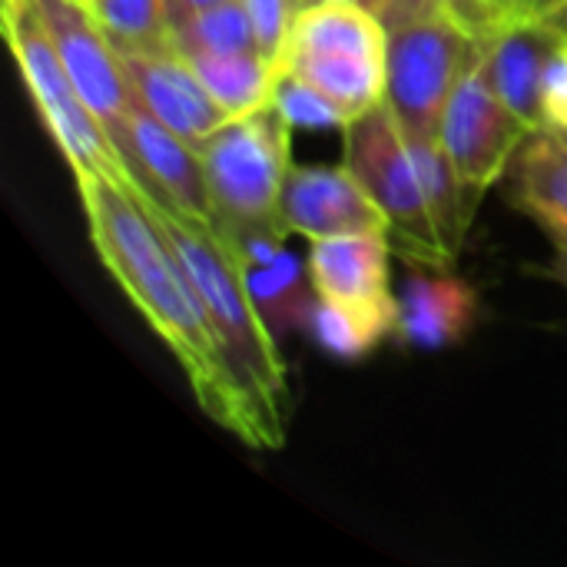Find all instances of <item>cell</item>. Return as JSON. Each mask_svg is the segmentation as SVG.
<instances>
[{
    "label": "cell",
    "instance_id": "30bf717a",
    "mask_svg": "<svg viewBox=\"0 0 567 567\" xmlns=\"http://www.w3.org/2000/svg\"><path fill=\"white\" fill-rule=\"evenodd\" d=\"M389 252V233L316 239L306 259L309 286L319 299L362 316L369 326L389 336L399 326V296L392 292Z\"/></svg>",
    "mask_w": 567,
    "mask_h": 567
},
{
    "label": "cell",
    "instance_id": "9a60e30c",
    "mask_svg": "<svg viewBox=\"0 0 567 567\" xmlns=\"http://www.w3.org/2000/svg\"><path fill=\"white\" fill-rule=\"evenodd\" d=\"M452 266H419L399 292L395 336L412 349H449L462 342L478 316V292L449 272Z\"/></svg>",
    "mask_w": 567,
    "mask_h": 567
},
{
    "label": "cell",
    "instance_id": "7c38bea8",
    "mask_svg": "<svg viewBox=\"0 0 567 567\" xmlns=\"http://www.w3.org/2000/svg\"><path fill=\"white\" fill-rule=\"evenodd\" d=\"M279 216L286 233H299L309 243L359 233L392 236L385 209L362 189L349 166H292L282 186Z\"/></svg>",
    "mask_w": 567,
    "mask_h": 567
},
{
    "label": "cell",
    "instance_id": "277c9868",
    "mask_svg": "<svg viewBox=\"0 0 567 567\" xmlns=\"http://www.w3.org/2000/svg\"><path fill=\"white\" fill-rule=\"evenodd\" d=\"M385 20L359 0H312L299 7L279 73L322 90L349 120L385 103Z\"/></svg>",
    "mask_w": 567,
    "mask_h": 567
},
{
    "label": "cell",
    "instance_id": "f546056e",
    "mask_svg": "<svg viewBox=\"0 0 567 567\" xmlns=\"http://www.w3.org/2000/svg\"><path fill=\"white\" fill-rule=\"evenodd\" d=\"M306 3H312V0H302V7H306ZM359 3H365V7H372V10H375V13H379V10H382V3H385V0H359Z\"/></svg>",
    "mask_w": 567,
    "mask_h": 567
},
{
    "label": "cell",
    "instance_id": "ffe728a7",
    "mask_svg": "<svg viewBox=\"0 0 567 567\" xmlns=\"http://www.w3.org/2000/svg\"><path fill=\"white\" fill-rule=\"evenodd\" d=\"M90 10L113 47H173V20L166 0H90Z\"/></svg>",
    "mask_w": 567,
    "mask_h": 567
},
{
    "label": "cell",
    "instance_id": "ac0fdd59",
    "mask_svg": "<svg viewBox=\"0 0 567 567\" xmlns=\"http://www.w3.org/2000/svg\"><path fill=\"white\" fill-rule=\"evenodd\" d=\"M409 150L419 166L422 193H425L432 223L439 229L442 249L455 262V256L462 252L465 233L472 226V216L478 209V199L465 189V183L458 179V173L439 140L435 143H409Z\"/></svg>",
    "mask_w": 567,
    "mask_h": 567
},
{
    "label": "cell",
    "instance_id": "e0dca14e",
    "mask_svg": "<svg viewBox=\"0 0 567 567\" xmlns=\"http://www.w3.org/2000/svg\"><path fill=\"white\" fill-rule=\"evenodd\" d=\"M186 63L196 70L209 96L229 113L246 116L272 103L279 66L266 60L259 50L243 53H183Z\"/></svg>",
    "mask_w": 567,
    "mask_h": 567
},
{
    "label": "cell",
    "instance_id": "f1b7e54d",
    "mask_svg": "<svg viewBox=\"0 0 567 567\" xmlns=\"http://www.w3.org/2000/svg\"><path fill=\"white\" fill-rule=\"evenodd\" d=\"M405 3H419V0H385L382 10H379V17H382L385 10H395V7H405Z\"/></svg>",
    "mask_w": 567,
    "mask_h": 567
},
{
    "label": "cell",
    "instance_id": "7402d4cb",
    "mask_svg": "<svg viewBox=\"0 0 567 567\" xmlns=\"http://www.w3.org/2000/svg\"><path fill=\"white\" fill-rule=\"evenodd\" d=\"M276 110L292 123V126H309V130H346L352 120L312 83L299 80L296 73H279L276 93H272Z\"/></svg>",
    "mask_w": 567,
    "mask_h": 567
},
{
    "label": "cell",
    "instance_id": "cb8c5ba5",
    "mask_svg": "<svg viewBox=\"0 0 567 567\" xmlns=\"http://www.w3.org/2000/svg\"><path fill=\"white\" fill-rule=\"evenodd\" d=\"M445 3L475 33L478 43H488L492 33H498L505 23L532 13V0H445Z\"/></svg>",
    "mask_w": 567,
    "mask_h": 567
},
{
    "label": "cell",
    "instance_id": "603a6c76",
    "mask_svg": "<svg viewBox=\"0 0 567 567\" xmlns=\"http://www.w3.org/2000/svg\"><path fill=\"white\" fill-rule=\"evenodd\" d=\"M252 20L256 47L266 60L282 66V53L292 33V20L302 7V0H243Z\"/></svg>",
    "mask_w": 567,
    "mask_h": 567
},
{
    "label": "cell",
    "instance_id": "44dd1931",
    "mask_svg": "<svg viewBox=\"0 0 567 567\" xmlns=\"http://www.w3.org/2000/svg\"><path fill=\"white\" fill-rule=\"evenodd\" d=\"M302 316H306V329L312 332L316 346L326 349L336 359H362L385 339L362 316H355V312H349V309H342L336 302H326L316 292L306 302Z\"/></svg>",
    "mask_w": 567,
    "mask_h": 567
},
{
    "label": "cell",
    "instance_id": "9c48e42d",
    "mask_svg": "<svg viewBox=\"0 0 567 567\" xmlns=\"http://www.w3.org/2000/svg\"><path fill=\"white\" fill-rule=\"evenodd\" d=\"M110 140L130 166V183L146 196L166 203L179 216L216 226V206L209 196L199 146L186 143L166 123H159L140 100L113 123H106Z\"/></svg>",
    "mask_w": 567,
    "mask_h": 567
},
{
    "label": "cell",
    "instance_id": "8fae6325",
    "mask_svg": "<svg viewBox=\"0 0 567 567\" xmlns=\"http://www.w3.org/2000/svg\"><path fill=\"white\" fill-rule=\"evenodd\" d=\"M33 3L66 73L73 76L90 110L103 120V126L120 120L136 103V96L123 73L116 47L110 43L106 30L90 10V0H33Z\"/></svg>",
    "mask_w": 567,
    "mask_h": 567
},
{
    "label": "cell",
    "instance_id": "7a4b0ae2",
    "mask_svg": "<svg viewBox=\"0 0 567 567\" xmlns=\"http://www.w3.org/2000/svg\"><path fill=\"white\" fill-rule=\"evenodd\" d=\"M130 193L143 203V209L153 216V223L166 233L176 256L183 259L193 286L199 289L216 332L223 339V349L246 385L249 399L269 422V429L286 442V422H289V379L286 365L279 359L276 339L259 312V302L252 296V286L246 279V262L233 239L209 223L179 216L166 203L146 196L143 189L130 186Z\"/></svg>",
    "mask_w": 567,
    "mask_h": 567
},
{
    "label": "cell",
    "instance_id": "d6986e66",
    "mask_svg": "<svg viewBox=\"0 0 567 567\" xmlns=\"http://www.w3.org/2000/svg\"><path fill=\"white\" fill-rule=\"evenodd\" d=\"M173 47L179 53H243L259 50L252 20L243 0L213 3L173 27Z\"/></svg>",
    "mask_w": 567,
    "mask_h": 567
},
{
    "label": "cell",
    "instance_id": "4fadbf2b",
    "mask_svg": "<svg viewBox=\"0 0 567 567\" xmlns=\"http://www.w3.org/2000/svg\"><path fill=\"white\" fill-rule=\"evenodd\" d=\"M116 53L133 86V96L186 143L199 146L216 126L229 120V113L209 96V90L203 86V80L176 47H159V50L116 47Z\"/></svg>",
    "mask_w": 567,
    "mask_h": 567
},
{
    "label": "cell",
    "instance_id": "d4e9b609",
    "mask_svg": "<svg viewBox=\"0 0 567 567\" xmlns=\"http://www.w3.org/2000/svg\"><path fill=\"white\" fill-rule=\"evenodd\" d=\"M542 110H545V126L567 133V43H561L558 53L548 60L542 80Z\"/></svg>",
    "mask_w": 567,
    "mask_h": 567
},
{
    "label": "cell",
    "instance_id": "5bb4252c",
    "mask_svg": "<svg viewBox=\"0 0 567 567\" xmlns=\"http://www.w3.org/2000/svg\"><path fill=\"white\" fill-rule=\"evenodd\" d=\"M561 43H567V33L538 20L535 13L505 23L498 33H492L488 43H482L478 66L485 80L532 130L545 126L542 80Z\"/></svg>",
    "mask_w": 567,
    "mask_h": 567
},
{
    "label": "cell",
    "instance_id": "4316f807",
    "mask_svg": "<svg viewBox=\"0 0 567 567\" xmlns=\"http://www.w3.org/2000/svg\"><path fill=\"white\" fill-rule=\"evenodd\" d=\"M166 3H169V20L176 27L179 20H186V17H193V13H199V10H206L213 3H223V0H166Z\"/></svg>",
    "mask_w": 567,
    "mask_h": 567
},
{
    "label": "cell",
    "instance_id": "83f0119b",
    "mask_svg": "<svg viewBox=\"0 0 567 567\" xmlns=\"http://www.w3.org/2000/svg\"><path fill=\"white\" fill-rule=\"evenodd\" d=\"M555 276L567 286V249H558V256H555Z\"/></svg>",
    "mask_w": 567,
    "mask_h": 567
},
{
    "label": "cell",
    "instance_id": "3957f363",
    "mask_svg": "<svg viewBox=\"0 0 567 567\" xmlns=\"http://www.w3.org/2000/svg\"><path fill=\"white\" fill-rule=\"evenodd\" d=\"M389 30L385 106L409 143H435L455 86L482 56L475 33L445 0H419L382 13Z\"/></svg>",
    "mask_w": 567,
    "mask_h": 567
},
{
    "label": "cell",
    "instance_id": "6da1fadb",
    "mask_svg": "<svg viewBox=\"0 0 567 567\" xmlns=\"http://www.w3.org/2000/svg\"><path fill=\"white\" fill-rule=\"evenodd\" d=\"M73 179L100 262L143 312L153 332L169 346L199 409L219 429L239 435L249 449H282V439L269 429L239 382L216 322L166 233L153 223L130 186L90 173Z\"/></svg>",
    "mask_w": 567,
    "mask_h": 567
},
{
    "label": "cell",
    "instance_id": "5b68a950",
    "mask_svg": "<svg viewBox=\"0 0 567 567\" xmlns=\"http://www.w3.org/2000/svg\"><path fill=\"white\" fill-rule=\"evenodd\" d=\"M7 47L40 113L43 130L70 163L73 176H106L120 186L130 183V166L110 140L103 120L90 110L73 76L66 73L33 0H0Z\"/></svg>",
    "mask_w": 567,
    "mask_h": 567
},
{
    "label": "cell",
    "instance_id": "2e32d148",
    "mask_svg": "<svg viewBox=\"0 0 567 567\" xmlns=\"http://www.w3.org/2000/svg\"><path fill=\"white\" fill-rule=\"evenodd\" d=\"M505 193L515 209L532 216L555 243L567 249V133L532 130L505 169Z\"/></svg>",
    "mask_w": 567,
    "mask_h": 567
},
{
    "label": "cell",
    "instance_id": "52a82bcc",
    "mask_svg": "<svg viewBox=\"0 0 567 567\" xmlns=\"http://www.w3.org/2000/svg\"><path fill=\"white\" fill-rule=\"evenodd\" d=\"M342 133L346 166L362 183V189L385 209L399 252L419 266H452L432 223L409 140L399 130L392 110L382 103L365 116L352 120Z\"/></svg>",
    "mask_w": 567,
    "mask_h": 567
},
{
    "label": "cell",
    "instance_id": "ba28073f",
    "mask_svg": "<svg viewBox=\"0 0 567 567\" xmlns=\"http://www.w3.org/2000/svg\"><path fill=\"white\" fill-rule=\"evenodd\" d=\"M528 133L532 126L492 90L482 66L472 63L452 93L439 143L465 189L482 203V196L505 176Z\"/></svg>",
    "mask_w": 567,
    "mask_h": 567
},
{
    "label": "cell",
    "instance_id": "484cf974",
    "mask_svg": "<svg viewBox=\"0 0 567 567\" xmlns=\"http://www.w3.org/2000/svg\"><path fill=\"white\" fill-rule=\"evenodd\" d=\"M532 13L567 33V0H532Z\"/></svg>",
    "mask_w": 567,
    "mask_h": 567
},
{
    "label": "cell",
    "instance_id": "8992f818",
    "mask_svg": "<svg viewBox=\"0 0 567 567\" xmlns=\"http://www.w3.org/2000/svg\"><path fill=\"white\" fill-rule=\"evenodd\" d=\"M292 123L276 103L229 116L203 143V169L216 206V226L223 233H286L279 203L292 169L289 163Z\"/></svg>",
    "mask_w": 567,
    "mask_h": 567
}]
</instances>
